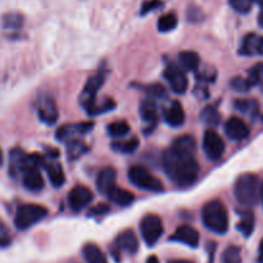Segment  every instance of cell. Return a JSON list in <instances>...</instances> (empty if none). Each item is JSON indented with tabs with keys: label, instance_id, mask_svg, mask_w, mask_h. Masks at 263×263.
I'll return each instance as SVG.
<instances>
[{
	"label": "cell",
	"instance_id": "48",
	"mask_svg": "<svg viewBox=\"0 0 263 263\" xmlns=\"http://www.w3.org/2000/svg\"><path fill=\"white\" fill-rule=\"evenodd\" d=\"M261 200H262V203H263V184L261 185Z\"/></svg>",
	"mask_w": 263,
	"mask_h": 263
},
{
	"label": "cell",
	"instance_id": "39",
	"mask_svg": "<svg viewBox=\"0 0 263 263\" xmlns=\"http://www.w3.org/2000/svg\"><path fill=\"white\" fill-rule=\"evenodd\" d=\"M254 105L256 104H254L252 100L241 99V100H238V102H236L235 107L238 108V110H240L241 113H249V112H252V109L254 108Z\"/></svg>",
	"mask_w": 263,
	"mask_h": 263
},
{
	"label": "cell",
	"instance_id": "13",
	"mask_svg": "<svg viewBox=\"0 0 263 263\" xmlns=\"http://www.w3.org/2000/svg\"><path fill=\"white\" fill-rule=\"evenodd\" d=\"M226 135L235 141L244 140L249 136V127L241 118L231 117L225 125Z\"/></svg>",
	"mask_w": 263,
	"mask_h": 263
},
{
	"label": "cell",
	"instance_id": "9",
	"mask_svg": "<svg viewBox=\"0 0 263 263\" xmlns=\"http://www.w3.org/2000/svg\"><path fill=\"white\" fill-rule=\"evenodd\" d=\"M94 199V193L84 185H77L69 192L68 205L73 212H80L85 210Z\"/></svg>",
	"mask_w": 263,
	"mask_h": 263
},
{
	"label": "cell",
	"instance_id": "40",
	"mask_svg": "<svg viewBox=\"0 0 263 263\" xmlns=\"http://www.w3.org/2000/svg\"><path fill=\"white\" fill-rule=\"evenodd\" d=\"M108 211H109V207H108L107 204H98L97 207L91 208V211H90V215L100 216V215H104V213H107Z\"/></svg>",
	"mask_w": 263,
	"mask_h": 263
},
{
	"label": "cell",
	"instance_id": "25",
	"mask_svg": "<svg viewBox=\"0 0 263 263\" xmlns=\"http://www.w3.org/2000/svg\"><path fill=\"white\" fill-rule=\"evenodd\" d=\"M112 148L115 149L116 152H118V153L131 154L139 148V139L133 138L125 141H116V143H113Z\"/></svg>",
	"mask_w": 263,
	"mask_h": 263
},
{
	"label": "cell",
	"instance_id": "26",
	"mask_svg": "<svg viewBox=\"0 0 263 263\" xmlns=\"http://www.w3.org/2000/svg\"><path fill=\"white\" fill-rule=\"evenodd\" d=\"M177 26V15L175 13H167L158 20V30L161 32H170Z\"/></svg>",
	"mask_w": 263,
	"mask_h": 263
},
{
	"label": "cell",
	"instance_id": "31",
	"mask_svg": "<svg viewBox=\"0 0 263 263\" xmlns=\"http://www.w3.org/2000/svg\"><path fill=\"white\" fill-rule=\"evenodd\" d=\"M257 39H258V36L254 35V33L247 35L243 40V45H241V53L246 54V55H256Z\"/></svg>",
	"mask_w": 263,
	"mask_h": 263
},
{
	"label": "cell",
	"instance_id": "36",
	"mask_svg": "<svg viewBox=\"0 0 263 263\" xmlns=\"http://www.w3.org/2000/svg\"><path fill=\"white\" fill-rule=\"evenodd\" d=\"M22 25V17L17 13H10L4 17V26L7 28H18Z\"/></svg>",
	"mask_w": 263,
	"mask_h": 263
},
{
	"label": "cell",
	"instance_id": "30",
	"mask_svg": "<svg viewBox=\"0 0 263 263\" xmlns=\"http://www.w3.org/2000/svg\"><path fill=\"white\" fill-rule=\"evenodd\" d=\"M222 263H241V251L239 247L230 246L222 253Z\"/></svg>",
	"mask_w": 263,
	"mask_h": 263
},
{
	"label": "cell",
	"instance_id": "28",
	"mask_svg": "<svg viewBox=\"0 0 263 263\" xmlns=\"http://www.w3.org/2000/svg\"><path fill=\"white\" fill-rule=\"evenodd\" d=\"M200 118H202L203 122L211 126H217L220 123V113H218V110L213 105L205 107L203 109L202 115H200Z\"/></svg>",
	"mask_w": 263,
	"mask_h": 263
},
{
	"label": "cell",
	"instance_id": "29",
	"mask_svg": "<svg viewBox=\"0 0 263 263\" xmlns=\"http://www.w3.org/2000/svg\"><path fill=\"white\" fill-rule=\"evenodd\" d=\"M116 107V103L113 102V99H105L103 100L102 104H98L97 102L91 105L90 108H87V113L91 116H97L100 115V113H105V112H109L112 110L113 108Z\"/></svg>",
	"mask_w": 263,
	"mask_h": 263
},
{
	"label": "cell",
	"instance_id": "37",
	"mask_svg": "<svg viewBox=\"0 0 263 263\" xmlns=\"http://www.w3.org/2000/svg\"><path fill=\"white\" fill-rule=\"evenodd\" d=\"M146 92H148L153 99H156V98L164 97V95H166V89H164L161 84H152L146 87Z\"/></svg>",
	"mask_w": 263,
	"mask_h": 263
},
{
	"label": "cell",
	"instance_id": "11",
	"mask_svg": "<svg viewBox=\"0 0 263 263\" xmlns=\"http://www.w3.org/2000/svg\"><path fill=\"white\" fill-rule=\"evenodd\" d=\"M94 126L92 122H82V123H69L58 128L57 131V138L62 141H72L76 140L79 136L84 135L87 131H90Z\"/></svg>",
	"mask_w": 263,
	"mask_h": 263
},
{
	"label": "cell",
	"instance_id": "18",
	"mask_svg": "<svg viewBox=\"0 0 263 263\" xmlns=\"http://www.w3.org/2000/svg\"><path fill=\"white\" fill-rule=\"evenodd\" d=\"M164 120L170 126L179 127L185 122V112L179 102H174L164 112Z\"/></svg>",
	"mask_w": 263,
	"mask_h": 263
},
{
	"label": "cell",
	"instance_id": "22",
	"mask_svg": "<svg viewBox=\"0 0 263 263\" xmlns=\"http://www.w3.org/2000/svg\"><path fill=\"white\" fill-rule=\"evenodd\" d=\"M82 254H84L85 261L87 263H108L107 257L97 244L87 243L82 248Z\"/></svg>",
	"mask_w": 263,
	"mask_h": 263
},
{
	"label": "cell",
	"instance_id": "38",
	"mask_svg": "<svg viewBox=\"0 0 263 263\" xmlns=\"http://www.w3.org/2000/svg\"><path fill=\"white\" fill-rule=\"evenodd\" d=\"M10 241H12V236H10L9 230L4 225V222L0 220V247L9 246Z\"/></svg>",
	"mask_w": 263,
	"mask_h": 263
},
{
	"label": "cell",
	"instance_id": "4",
	"mask_svg": "<svg viewBox=\"0 0 263 263\" xmlns=\"http://www.w3.org/2000/svg\"><path fill=\"white\" fill-rule=\"evenodd\" d=\"M48 215V210L40 204L26 203L18 207L14 217V225L18 230H26L44 220Z\"/></svg>",
	"mask_w": 263,
	"mask_h": 263
},
{
	"label": "cell",
	"instance_id": "3",
	"mask_svg": "<svg viewBox=\"0 0 263 263\" xmlns=\"http://www.w3.org/2000/svg\"><path fill=\"white\" fill-rule=\"evenodd\" d=\"M202 220L205 228L215 234H225L229 230V213L220 200H211L203 207Z\"/></svg>",
	"mask_w": 263,
	"mask_h": 263
},
{
	"label": "cell",
	"instance_id": "14",
	"mask_svg": "<svg viewBox=\"0 0 263 263\" xmlns=\"http://www.w3.org/2000/svg\"><path fill=\"white\" fill-rule=\"evenodd\" d=\"M23 186L27 190L33 193H37L44 189V179L41 175L39 166H31L22 174Z\"/></svg>",
	"mask_w": 263,
	"mask_h": 263
},
{
	"label": "cell",
	"instance_id": "45",
	"mask_svg": "<svg viewBox=\"0 0 263 263\" xmlns=\"http://www.w3.org/2000/svg\"><path fill=\"white\" fill-rule=\"evenodd\" d=\"M168 263H193V262L185 261V259H175V261H170Z\"/></svg>",
	"mask_w": 263,
	"mask_h": 263
},
{
	"label": "cell",
	"instance_id": "43",
	"mask_svg": "<svg viewBox=\"0 0 263 263\" xmlns=\"http://www.w3.org/2000/svg\"><path fill=\"white\" fill-rule=\"evenodd\" d=\"M146 263H159V259L157 256H151L146 259Z\"/></svg>",
	"mask_w": 263,
	"mask_h": 263
},
{
	"label": "cell",
	"instance_id": "27",
	"mask_svg": "<svg viewBox=\"0 0 263 263\" xmlns=\"http://www.w3.org/2000/svg\"><path fill=\"white\" fill-rule=\"evenodd\" d=\"M128 131H130V126L126 121H116L108 126V134L113 138H122L127 135Z\"/></svg>",
	"mask_w": 263,
	"mask_h": 263
},
{
	"label": "cell",
	"instance_id": "17",
	"mask_svg": "<svg viewBox=\"0 0 263 263\" xmlns=\"http://www.w3.org/2000/svg\"><path fill=\"white\" fill-rule=\"evenodd\" d=\"M39 117L41 121L49 123V125L58 120V109H57L55 102L51 98L41 100L40 107H39Z\"/></svg>",
	"mask_w": 263,
	"mask_h": 263
},
{
	"label": "cell",
	"instance_id": "5",
	"mask_svg": "<svg viewBox=\"0 0 263 263\" xmlns=\"http://www.w3.org/2000/svg\"><path fill=\"white\" fill-rule=\"evenodd\" d=\"M128 179L135 185L136 187L141 190L152 193H159L164 189L163 184L159 179H157L154 175H152L145 167L143 166H133L128 170Z\"/></svg>",
	"mask_w": 263,
	"mask_h": 263
},
{
	"label": "cell",
	"instance_id": "1",
	"mask_svg": "<svg viewBox=\"0 0 263 263\" xmlns=\"http://www.w3.org/2000/svg\"><path fill=\"white\" fill-rule=\"evenodd\" d=\"M195 139L190 135L177 138L163 154L167 176L179 186H189L199 176V164L195 158Z\"/></svg>",
	"mask_w": 263,
	"mask_h": 263
},
{
	"label": "cell",
	"instance_id": "32",
	"mask_svg": "<svg viewBox=\"0 0 263 263\" xmlns=\"http://www.w3.org/2000/svg\"><path fill=\"white\" fill-rule=\"evenodd\" d=\"M86 151V146L84 145V143L80 140H72L68 144V158L69 159H76L81 156L84 152Z\"/></svg>",
	"mask_w": 263,
	"mask_h": 263
},
{
	"label": "cell",
	"instance_id": "15",
	"mask_svg": "<svg viewBox=\"0 0 263 263\" xmlns=\"http://www.w3.org/2000/svg\"><path fill=\"white\" fill-rule=\"evenodd\" d=\"M116 247H117L118 251L126 252L128 254H134L139 249V239L134 231L126 230L117 236Z\"/></svg>",
	"mask_w": 263,
	"mask_h": 263
},
{
	"label": "cell",
	"instance_id": "35",
	"mask_svg": "<svg viewBox=\"0 0 263 263\" xmlns=\"http://www.w3.org/2000/svg\"><path fill=\"white\" fill-rule=\"evenodd\" d=\"M231 86H233V89H235L236 91H249L254 85L249 77L248 79L236 77V79H233V81H231Z\"/></svg>",
	"mask_w": 263,
	"mask_h": 263
},
{
	"label": "cell",
	"instance_id": "41",
	"mask_svg": "<svg viewBox=\"0 0 263 263\" xmlns=\"http://www.w3.org/2000/svg\"><path fill=\"white\" fill-rule=\"evenodd\" d=\"M158 4H159V0H152V2L146 3V4L144 5V8H143V13H146L148 10L154 9V8H156Z\"/></svg>",
	"mask_w": 263,
	"mask_h": 263
},
{
	"label": "cell",
	"instance_id": "7",
	"mask_svg": "<svg viewBox=\"0 0 263 263\" xmlns=\"http://www.w3.org/2000/svg\"><path fill=\"white\" fill-rule=\"evenodd\" d=\"M105 81V73L103 71H99L98 73L92 74L89 80H87L86 85H85L84 90H82L81 95H80V103L84 105L85 109L91 107L95 102H97V95L99 92L100 87L103 86Z\"/></svg>",
	"mask_w": 263,
	"mask_h": 263
},
{
	"label": "cell",
	"instance_id": "34",
	"mask_svg": "<svg viewBox=\"0 0 263 263\" xmlns=\"http://www.w3.org/2000/svg\"><path fill=\"white\" fill-rule=\"evenodd\" d=\"M257 0H229L233 9H235L239 13H248L252 9L253 4Z\"/></svg>",
	"mask_w": 263,
	"mask_h": 263
},
{
	"label": "cell",
	"instance_id": "23",
	"mask_svg": "<svg viewBox=\"0 0 263 263\" xmlns=\"http://www.w3.org/2000/svg\"><path fill=\"white\" fill-rule=\"evenodd\" d=\"M179 59L180 63L184 68H186L187 71H197L198 67L200 64V58L195 51L192 50H186V51H181L179 54Z\"/></svg>",
	"mask_w": 263,
	"mask_h": 263
},
{
	"label": "cell",
	"instance_id": "8",
	"mask_svg": "<svg viewBox=\"0 0 263 263\" xmlns=\"http://www.w3.org/2000/svg\"><path fill=\"white\" fill-rule=\"evenodd\" d=\"M203 149L207 157L212 161H217L225 152V143L217 131L208 128L203 135Z\"/></svg>",
	"mask_w": 263,
	"mask_h": 263
},
{
	"label": "cell",
	"instance_id": "21",
	"mask_svg": "<svg viewBox=\"0 0 263 263\" xmlns=\"http://www.w3.org/2000/svg\"><path fill=\"white\" fill-rule=\"evenodd\" d=\"M46 172H48V177L50 180L51 185L54 187H61L66 181V176H64L63 168L59 163H53V162H46L44 163Z\"/></svg>",
	"mask_w": 263,
	"mask_h": 263
},
{
	"label": "cell",
	"instance_id": "2",
	"mask_svg": "<svg viewBox=\"0 0 263 263\" xmlns=\"http://www.w3.org/2000/svg\"><path fill=\"white\" fill-rule=\"evenodd\" d=\"M234 194L239 204L243 207H254L261 199L259 179L253 174H244L238 177L234 187Z\"/></svg>",
	"mask_w": 263,
	"mask_h": 263
},
{
	"label": "cell",
	"instance_id": "46",
	"mask_svg": "<svg viewBox=\"0 0 263 263\" xmlns=\"http://www.w3.org/2000/svg\"><path fill=\"white\" fill-rule=\"evenodd\" d=\"M3 164V152H2V149H0V166H2Z\"/></svg>",
	"mask_w": 263,
	"mask_h": 263
},
{
	"label": "cell",
	"instance_id": "16",
	"mask_svg": "<svg viewBox=\"0 0 263 263\" xmlns=\"http://www.w3.org/2000/svg\"><path fill=\"white\" fill-rule=\"evenodd\" d=\"M97 186L102 194L107 195L116 186V171L110 167H105L99 172L97 179Z\"/></svg>",
	"mask_w": 263,
	"mask_h": 263
},
{
	"label": "cell",
	"instance_id": "6",
	"mask_svg": "<svg viewBox=\"0 0 263 263\" xmlns=\"http://www.w3.org/2000/svg\"><path fill=\"white\" fill-rule=\"evenodd\" d=\"M163 223L159 216L146 215L140 222V231L143 235L144 241L149 247L154 246L163 234Z\"/></svg>",
	"mask_w": 263,
	"mask_h": 263
},
{
	"label": "cell",
	"instance_id": "12",
	"mask_svg": "<svg viewBox=\"0 0 263 263\" xmlns=\"http://www.w3.org/2000/svg\"><path fill=\"white\" fill-rule=\"evenodd\" d=\"M171 240L177 241V243L185 244L192 248H197L199 246V234L194 228L189 225H181L176 229L174 235L171 236Z\"/></svg>",
	"mask_w": 263,
	"mask_h": 263
},
{
	"label": "cell",
	"instance_id": "24",
	"mask_svg": "<svg viewBox=\"0 0 263 263\" xmlns=\"http://www.w3.org/2000/svg\"><path fill=\"white\" fill-rule=\"evenodd\" d=\"M254 223H256V218H254V215L251 212V211H247L241 215L240 221L238 223V230L243 234L244 236H251L252 233L254 230Z\"/></svg>",
	"mask_w": 263,
	"mask_h": 263
},
{
	"label": "cell",
	"instance_id": "19",
	"mask_svg": "<svg viewBox=\"0 0 263 263\" xmlns=\"http://www.w3.org/2000/svg\"><path fill=\"white\" fill-rule=\"evenodd\" d=\"M105 197H107L110 202L115 203V204L122 205V207L131 204V203L134 202V199H135L133 193H130L128 190L122 189V187L117 186V185H116Z\"/></svg>",
	"mask_w": 263,
	"mask_h": 263
},
{
	"label": "cell",
	"instance_id": "33",
	"mask_svg": "<svg viewBox=\"0 0 263 263\" xmlns=\"http://www.w3.org/2000/svg\"><path fill=\"white\" fill-rule=\"evenodd\" d=\"M249 79L252 80L253 85L259 86V89L263 91V63H258L251 69L249 72Z\"/></svg>",
	"mask_w": 263,
	"mask_h": 263
},
{
	"label": "cell",
	"instance_id": "10",
	"mask_svg": "<svg viewBox=\"0 0 263 263\" xmlns=\"http://www.w3.org/2000/svg\"><path fill=\"white\" fill-rule=\"evenodd\" d=\"M164 77H166L171 89L176 94H185L186 92L189 81H187V77L184 73V71L180 67H177L176 64L167 66V68L164 69Z\"/></svg>",
	"mask_w": 263,
	"mask_h": 263
},
{
	"label": "cell",
	"instance_id": "42",
	"mask_svg": "<svg viewBox=\"0 0 263 263\" xmlns=\"http://www.w3.org/2000/svg\"><path fill=\"white\" fill-rule=\"evenodd\" d=\"M256 54H258V55H263V36H258V39H257Z\"/></svg>",
	"mask_w": 263,
	"mask_h": 263
},
{
	"label": "cell",
	"instance_id": "44",
	"mask_svg": "<svg viewBox=\"0 0 263 263\" xmlns=\"http://www.w3.org/2000/svg\"><path fill=\"white\" fill-rule=\"evenodd\" d=\"M258 25L263 28V9H262V12L259 13V15H258Z\"/></svg>",
	"mask_w": 263,
	"mask_h": 263
},
{
	"label": "cell",
	"instance_id": "20",
	"mask_svg": "<svg viewBox=\"0 0 263 263\" xmlns=\"http://www.w3.org/2000/svg\"><path fill=\"white\" fill-rule=\"evenodd\" d=\"M140 116L144 120V122L151 123V125L157 123V121H158V107H157V103L153 98L141 102Z\"/></svg>",
	"mask_w": 263,
	"mask_h": 263
},
{
	"label": "cell",
	"instance_id": "47",
	"mask_svg": "<svg viewBox=\"0 0 263 263\" xmlns=\"http://www.w3.org/2000/svg\"><path fill=\"white\" fill-rule=\"evenodd\" d=\"M259 252H261V254L263 256V240L261 241V246H259Z\"/></svg>",
	"mask_w": 263,
	"mask_h": 263
},
{
	"label": "cell",
	"instance_id": "49",
	"mask_svg": "<svg viewBox=\"0 0 263 263\" xmlns=\"http://www.w3.org/2000/svg\"><path fill=\"white\" fill-rule=\"evenodd\" d=\"M257 3H258V4L261 5V8L263 9V0H257Z\"/></svg>",
	"mask_w": 263,
	"mask_h": 263
}]
</instances>
